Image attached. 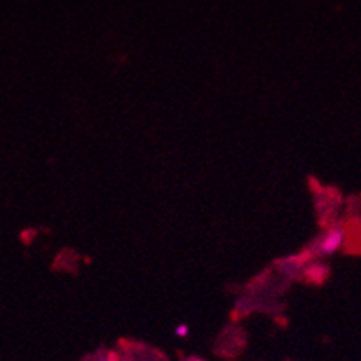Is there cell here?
Masks as SVG:
<instances>
[{
  "instance_id": "6da1fadb",
  "label": "cell",
  "mask_w": 361,
  "mask_h": 361,
  "mask_svg": "<svg viewBox=\"0 0 361 361\" xmlns=\"http://www.w3.org/2000/svg\"><path fill=\"white\" fill-rule=\"evenodd\" d=\"M341 243H343V231H340V228L331 231L329 234L326 235V239H324V243H322L320 254L322 255L333 254V252H336L338 248H340Z\"/></svg>"
},
{
  "instance_id": "7a4b0ae2",
  "label": "cell",
  "mask_w": 361,
  "mask_h": 361,
  "mask_svg": "<svg viewBox=\"0 0 361 361\" xmlns=\"http://www.w3.org/2000/svg\"><path fill=\"white\" fill-rule=\"evenodd\" d=\"M187 333H189V329H187V326L176 327V334H178V336H185Z\"/></svg>"
},
{
  "instance_id": "3957f363",
  "label": "cell",
  "mask_w": 361,
  "mask_h": 361,
  "mask_svg": "<svg viewBox=\"0 0 361 361\" xmlns=\"http://www.w3.org/2000/svg\"><path fill=\"white\" fill-rule=\"evenodd\" d=\"M104 361H116V360H104Z\"/></svg>"
}]
</instances>
